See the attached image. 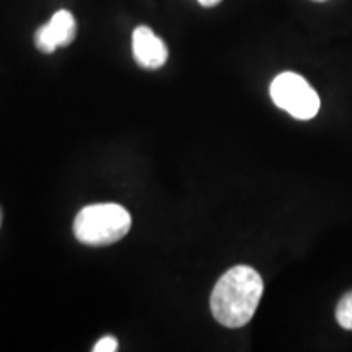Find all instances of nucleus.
<instances>
[{
	"label": "nucleus",
	"instance_id": "3",
	"mask_svg": "<svg viewBox=\"0 0 352 352\" xmlns=\"http://www.w3.org/2000/svg\"><path fill=\"white\" fill-rule=\"evenodd\" d=\"M271 98L277 108L296 120L308 121L320 111V96L315 88L296 72L279 74L271 83Z\"/></svg>",
	"mask_w": 352,
	"mask_h": 352
},
{
	"label": "nucleus",
	"instance_id": "1",
	"mask_svg": "<svg viewBox=\"0 0 352 352\" xmlns=\"http://www.w3.org/2000/svg\"><path fill=\"white\" fill-rule=\"evenodd\" d=\"M264 284L250 266L230 267L215 284L210 296L214 318L227 328H241L253 318L261 300Z\"/></svg>",
	"mask_w": 352,
	"mask_h": 352
},
{
	"label": "nucleus",
	"instance_id": "8",
	"mask_svg": "<svg viewBox=\"0 0 352 352\" xmlns=\"http://www.w3.org/2000/svg\"><path fill=\"white\" fill-rule=\"evenodd\" d=\"M202 7H215L217 3L222 2V0H197Z\"/></svg>",
	"mask_w": 352,
	"mask_h": 352
},
{
	"label": "nucleus",
	"instance_id": "4",
	"mask_svg": "<svg viewBox=\"0 0 352 352\" xmlns=\"http://www.w3.org/2000/svg\"><path fill=\"white\" fill-rule=\"evenodd\" d=\"M77 23L69 10H59L52 19L34 33V44L44 54H51L57 47L69 46L76 39Z\"/></svg>",
	"mask_w": 352,
	"mask_h": 352
},
{
	"label": "nucleus",
	"instance_id": "5",
	"mask_svg": "<svg viewBox=\"0 0 352 352\" xmlns=\"http://www.w3.org/2000/svg\"><path fill=\"white\" fill-rule=\"evenodd\" d=\"M132 52L140 67L160 69L168 59L166 44L147 26H138L132 33Z\"/></svg>",
	"mask_w": 352,
	"mask_h": 352
},
{
	"label": "nucleus",
	"instance_id": "2",
	"mask_svg": "<svg viewBox=\"0 0 352 352\" xmlns=\"http://www.w3.org/2000/svg\"><path fill=\"white\" fill-rule=\"evenodd\" d=\"M131 223V214L120 204H91L77 214L74 233L83 245L107 246L126 236Z\"/></svg>",
	"mask_w": 352,
	"mask_h": 352
},
{
	"label": "nucleus",
	"instance_id": "7",
	"mask_svg": "<svg viewBox=\"0 0 352 352\" xmlns=\"http://www.w3.org/2000/svg\"><path fill=\"white\" fill-rule=\"evenodd\" d=\"M94 352H114L118 351V340L114 336H104L96 342L94 349Z\"/></svg>",
	"mask_w": 352,
	"mask_h": 352
},
{
	"label": "nucleus",
	"instance_id": "9",
	"mask_svg": "<svg viewBox=\"0 0 352 352\" xmlns=\"http://www.w3.org/2000/svg\"><path fill=\"white\" fill-rule=\"evenodd\" d=\"M0 223H2V210H0Z\"/></svg>",
	"mask_w": 352,
	"mask_h": 352
},
{
	"label": "nucleus",
	"instance_id": "6",
	"mask_svg": "<svg viewBox=\"0 0 352 352\" xmlns=\"http://www.w3.org/2000/svg\"><path fill=\"white\" fill-rule=\"evenodd\" d=\"M336 320L342 328L352 331V292H347L338 303Z\"/></svg>",
	"mask_w": 352,
	"mask_h": 352
}]
</instances>
